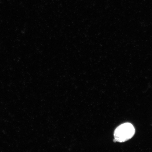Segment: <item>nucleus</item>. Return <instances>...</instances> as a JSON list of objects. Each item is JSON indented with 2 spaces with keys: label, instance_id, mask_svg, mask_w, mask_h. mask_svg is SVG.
<instances>
[{
  "label": "nucleus",
  "instance_id": "obj_1",
  "mask_svg": "<svg viewBox=\"0 0 152 152\" xmlns=\"http://www.w3.org/2000/svg\"><path fill=\"white\" fill-rule=\"evenodd\" d=\"M135 129L132 124L125 123L118 126L114 133L115 139L117 142H123L130 140L134 136Z\"/></svg>",
  "mask_w": 152,
  "mask_h": 152
}]
</instances>
